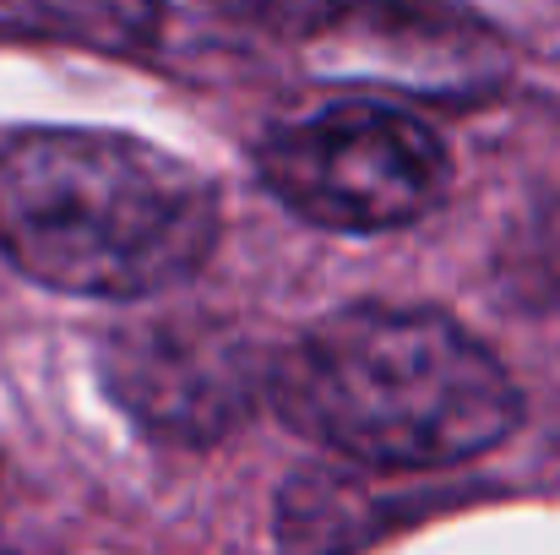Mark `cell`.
<instances>
[{"label":"cell","instance_id":"cell-1","mask_svg":"<svg viewBox=\"0 0 560 555\" xmlns=\"http://www.w3.org/2000/svg\"><path fill=\"white\" fill-rule=\"evenodd\" d=\"M267 408L349 463L419 474L501 447L523 419V392L452 316L365 300L272 355Z\"/></svg>","mask_w":560,"mask_h":555},{"label":"cell","instance_id":"cell-2","mask_svg":"<svg viewBox=\"0 0 560 555\" xmlns=\"http://www.w3.org/2000/svg\"><path fill=\"white\" fill-rule=\"evenodd\" d=\"M218 245V190L186 159L88 126L0 142V256L60 294L148 300Z\"/></svg>","mask_w":560,"mask_h":555},{"label":"cell","instance_id":"cell-3","mask_svg":"<svg viewBox=\"0 0 560 555\" xmlns=\"http://www.w3.org/2000/svg\"><path fill=\"white\" fill-rule=\"evenodd\" d=\"M256 175L305 223L381 234L435 212L452 181L446 142L408 109L343 99L256 142Z\"/></svg>","mask_w":560,"mask_h":555},{"label":"cell","instance_id":"cell-4","mask_svg":"<svg viewBox=\"0 0 560 555\" xmlns=\"http://www.w3.org/2000/svg\"><path fill=\"white\" fill-rule=\"evenodd\" d=\"M267 366L223 316H142L104 338L98 375L120 414L153 441L207 447L240 430L267 403Z\"/></svg>","mask_w":560,"mask_h":555},{"label":"cell","instance_id":"cell-5","mask_svg":"<svg viewBox=\"0 0 560 555\" xmlns=\"http://www.w3.org/2000/svg\"><path fill=\"white\" fill-rule=\"evenodd\" d=\"M305 60L338 82H381L424 99H485L512 55L468 0H322Z\"/></svg>","mask_w":560,"mask_h":555},{"label":"cell","instance_id":"cell-6","mask_svg":"<svg viewBox=\"0 0 560 555\" xmlns=\"http://www.w3.org/2000/svg\"><path fill=\"white\" fill-rule=\"evenodd\" d=\"M5 5L27 27H38L49 38L104 49V55L142 49L164 22V0H5Z\"/></svg>","mask_w":560,"mask_h":555}]
</instances>
